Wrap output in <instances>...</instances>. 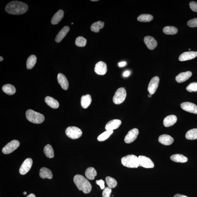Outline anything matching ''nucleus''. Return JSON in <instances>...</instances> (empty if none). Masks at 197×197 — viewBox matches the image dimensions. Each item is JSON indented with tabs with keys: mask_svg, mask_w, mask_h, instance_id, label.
I'll return each instance as SVG.
<instances>
[{
	"mask_svg": "<svg viewBox=\"0 0 197 197\" xmlns=\"http://www.w3.org/2000/svg\"><path fill=\"white\" fill-rule=\"evenodd\" d=\"M159 141L164 145H169L173 143L174 139L169 135L163 134L159 136Z\"/></svg>",
	"mask_w": 197,
	"mask_h": 197,
	"instance_id": "nucleus-19",
	"label": "nucleus"
},
{
	"mask_svg": "<svg viewBox=\"0 0 197 197\" xmlns=\"http://www.w3.org/2000/svg\"><path fill=\"white\" fill-rule=\"evenodd\" d=\"M87 44V40L83 37L79 36L76 39L75 44L78 47H84Z\"/></svg>",
	"mask_w": 197,
	"mask_h": 197,
	"instance_id": "nucleus-37",
	"label": "nucleus"
},
{
	"mask_svg": "<svg viewBox=\"0 0 197 197\" xmlns=\"http://www.w3.org/2000/svg\"><path fill=\"white\" fill-rule=\"evenodd\" d=\"M23 194H24V195H26L27 194V193L26 192H23Z\"/></svg>",
	"mask_w": 197,
	"mask_h": 197,
	"instance_id": "nucleus-50",
	"label": "nucleus"
},
{
	"mask_svg": "<svg viewBox=\"0 0 197 197\" xmlns=\"http://www.w3.org/2000/svg\"><path fill=\"white\" fill-rule=\"evenodd\" d=\"M144 42L148 48L150 50L155 49L157 45L156 40L151 36H146L144 38Z\"/></svg>",
	"mask_w": 197,
	"mask_h": 197,
	"instance_id": "nucleus-15",
	"label": "nucleus"
},
{
	"mask_svg": "<svg viewBox=\"0 0 197 197\" xmlns=\"http://www.w3.org/2000/svg\"><path fill=\"white\" fill-rule=\"evenodd\" d=\"M192 75V73L191 71L181 73L175 77V80L179 83H183L188 80Z\"/></svg>",
	"mask_w": 197,
	"mask_h": 197,
	"instance_id": "nucleus-18",
	"label": "nucleus"
},
{
	"mask_svg": "<svg viewBox=\"0 0 197 197\" xmlns=\"http://www.w3.org/2000/svg\"><path fill=\"white\" fill-rule=\"evenodd\" d=\"M148 97H152V95L151 94H150V95H148Z\"/></svg>",
	"mask_w": 197,
	"mask_h": 197,
	"instance_id": "nucleus-49",
	"label": "nucleus"
},
{
	"mask_svg": "<svg viewBox=\"0 0 197 197\" xmlns=\"http://www.w3.org/2000/svg\"><path fill=\"white\" fill-rule=\"evenodd\" d=\"M57 81L62 89L65 90H67L69 87V83L65 75L62 73H58L57 75Z\"/></svg>",
	"mask_w": 197,
	"mask_h": 197,
	"instance_id": "nucleus-17",
	"label": "nucleus"
},
{
	"mask_svg": "<svg viewBox=\"0 0 197 197\" xmlns=\"http://www.w3.org/2000/svg\"><path fill=\"white\" fill-rule=\"evenodd\" d=\"M65 133L68 137L75 140L81 137L83 132L81 129L77 127L70 126L66 129Z\"/></svg>",
	"mask_w": 197,
	"mask_h": 197,
	"instance_id": "nucleus-5",
	"label": "nucleus"
},
{
	"mask_svg": "<svg viewBox=\"0 0 197 197\" xmlns=\"http://www.w3.org/2000/svg\"><path fill=\"white\" fill-rule=\"evenodd\" d=\"M130 73L129 71H126L124 72L123 73L124 77H128L130 75Z\"/></svg>",
	"mask_w": 197,
	"mask_h": 197,
	"instance_id": "nucleus-44",
	"label": "nucleus"
},
{
	"mask_svg": "<svg viewBox=\"0 0 197 197\" xmlns=\"http://www.w3.org/2000/svg\"><path fill=\"white\" fill-rule=\"evenodd\" d=\"M171 159L177 163H184L188 161V158L180 154H175L171 156Z\"/></svg>",
	"mask_w": 197,
	"mask_h": 197,
	"instance_id": "nucleus-26",
	"label": "nucleus"
},
{
	"mask_svg": "<svg viewBox=\"0 0 197 197\" xmlns=\"http://www.w3.org/2000/svg\"><path fill=\"white\" fill-rule=\"evenodd\" d=\"M106 181L107 186L111 188H115L117 184L116 181L114 178L111 177H106Z\"/></svg>",
	"mask_w": 197,
	"mask_h": 197,
	"instance_id": "nucleus-36",
	"label": "nucleus"
},
{
	"mask_svg": "<svg viewBox=\"0 0 197 197\" xmlns=\"http://www.w3.org/2000/svg\"><path fill=\"white\" fill-rule=\"evenodd\" d=\"M163 32L167 35H174L178 32V29L174 26H167L163 29Z\"/></svg>",
	"mask_w": 197,
	"mask_h": 197,
	"instance_id": "nucleus-31",
	"label": "nucleus"
},
{
	"mask_svg": "<svg viewBox=\"0 0 197 197\" xmlns=\"http://www.w3.org/2000/svg\"><path fill=\"white\" fill-rule=\"evenodd\" d=\"M2 89L4 92L10 95L14 94L16 91V89L14 86L10 84L4 85Z\"/></svg>",
	"mask_w": 197,
	"mask_h": 197,
	"instance_id": "nucleus-27",
	"label": "nucleus"
},
{
	"mask_svg": "<svg viewBox=\"0 0 197 197\" xmlns=\"http://www.w3.org/2000/svg\"><path fill=\"white\" fill-rule=\"evenodd\" d=\"M113 132V131H106L98 136L97 139L99 141L101 142L105 141L108 139Z\"/></svg>",
	"mask_w": 197,
	"mask_h": 197,
	"instance_id": "nucleus-35",
	"label": "nucleus"
},
{
	"mask_svg": "<svg viewBox=\"0 0 197 197\" xmlns=\"http://www.w3.org/2000/svg\"><path fill=\"white\" fill-rule=\"evenodd\" d=\"M140 165L145 168H153L154 164L152 160L145 156H140L138 157Z\"/></svg>",
	"mask_w": 197,
	"mask_h": 197,
	"instance_id": "nucleus-9",
	"label": "nucleus"
},
{
	"mask_svg": "<svg viewBox=\"0 0 197 197\" xmlns=\"http://www.w3.org/2000/svg\"><path fill=\"white\" fill-rule=\"evenodd\" d=\"M45 101L48 106L53 108H57L59 107V103L58 101L51 97H46Z\"/></svg>",
	"mask_w": 197,
	"mask_h": 197,
	"instance_id": "nucleus-24",
	"label": "nucleus"
},
{
	"mask_svg": "<svg viewBox=\"0 0 197 197\" xmlns=\"http://www.w3.org/2000/svg\"><path fill=\"white\" fill-rule=\"evenodd\" d=\"M153 17L152 15L148 14H142L137 18V20L141 22H148L153 20Z\"/></svg>",
	"mask_w": 197,
	"mask_h": 197,
	"instance_id": "nucleus-33",
	"label": "nucleus"
},
{
	"mask_svg": "<svg viewBox=\"0 0 197 197\" xmlns=\"http://www.w3.org/2000/svg\"><path fill=\"white\" fill-rule=\"evenodd\" d=\"M139 134L137 128H134L129 131L124 138V141L127 144H130L136 139Z\"/></svg>",
	"mask_w": 197,
	"mask_h": 197,
	"instance_id": "nucleus-10",
	"label": "nucleus"
},
{
	"mask_svg": "<svg viewBox=\"0 0 197 197\" xmlns=\"http://www.w3.org/2000/svg\"><path fill=\"white\" fill-rule=\"evenodd\" d=\"M112 192V188L108 187H106L104 188L102 192L103 197H110Z\"/></svg>",
	"mask_w": 197,
	"mask_h": 197,
	"instance_id": "nucleus-39",
	"label": "nucleus"
},
{
	"mask_svg": "<svg viewBox=\"0 0 197 197\" xmlns=\"http://www.w3.org/2000/svg\"><path fill=\"white\" fill-rule=\"evenodd\" d=\"M74 183L80 191L85 194H88L91 191L92 186L90 183L82 175H76L74 177Z\"/></svg>",
	"mask_w": 197,
	"mask_h": 197,
	"instance_id": "nucleus-2",
	"label": "nucleus"
},
{
	"mask_svg": "<svg viewBox=\"0 0 197 197\" xmlns=\"http://www.w3.org/2000/svg\"><path fill=\"white\" fill-rule=\"evenodd\" d=\"M20 145V143L17 140H13L7 144L3 148L2 152L5 154H9L11 153L17 149Z\"/></svg>",
	"mask_w": 197,
	"mask_h": 197,
	"instance_id": "nucleus-7",
	"label": "nucleus"
},
{
	"mask_svg": "<svg viewBox=\"0 0 197 197\" xmlns=\"http://www.w3.org/2000/svg\"><path fill=\"white\" fill-rule=\"evenodd\" d=\"M44 153L47 157L52 158L54 157V152L53 148L49 144H48L44 148Z\"/></svg>",
	"mask_w": 197,
	"mask_h": 197,
	"instance_id": "nucleus-32",
	"label": "nucleus"
},
{
	"mask_svg": "<svg viewBox=\"0 0 197 197\" xmlns=\"http://www.w3.org/2000/svg\"><path fill=\"white\" fill-rule=\"evenodd\" d=\"M177 120V118L175 115H170L165 118L163 120V124L165 127H169L174 124Z\"/></svg>",
	"mask_w": 197,
	"mask_h": 197,
	"instance_id": "nucleus-20",
	"label": "nucleus"
},
{
	"mask_svg": "<svg viewBox=\"0 0 197 197\" xmlns=\"http://www.w3.org/2000/svg\"><path fill=\"white\" fill-rule=\"evenodd\" d=\"M126 62L122 61L121 62H119L118 64V65L119 67H124V66L126 65Z\"/></svg>",
	"mask_w": 197,
	"mask_h": 197,
	"instance_id": "nucleus-43",
	"label": "nucleus"
},
{
	"mask_svg": "<svg viewBox=\"0 0 197 197\" xmlns=\"http://www.w3.org/2000/svg\"><path fill=\"white\" fill-rule=\"evenodd\" d=\"M190 6L192 11L195 12H197V3L196 2L194 1L190 2Z\"/></svg>",
	"mask_w": 197,
	"mask_h": 197,
	"instance_id": "nucleus-41",
	"label": "nucleus"
},
{
	"mask_svg": "<svg viewBox=\"0 0 197 197\" xmlns=\"http://www.w3.org/2000/svg\"><path fill=\"white\" fill-rule=\"evenodd\" d=\"M97 175V171L93 167H88L85 171V176L89 180H94L95 177Z\"/></svg>",
	"mask_w": 197,
	"mask_h": 197,
	"instance_id": "nucleus-28",
	"label": "nucleus"
},
{
	"mask_svg": "<svg viewBox=\"0 0 197 197\" xmlns=\"http://www.w3.org/2000/svg\"><path fill=\"white\" fill-rule=\"evenodd\" d=\"M121 163L124 167L130 168H137L140 165L138 157L133 155L122 157Z\"/></svg>",
	"mask_w": 197,
	"mask_h": 197,
	"instance_id": "nucleus-3",
	"label": "nucleus"
},
{
	"mask_svg": "<svg viewBox=\"0 0 197 197\" xmlns=\"http://www.w3.org/2000/svg\"><path fill=\"white\" fill-rule=\"evenodd\" d=\"M33 164V160L31 158H28L23 162L19 169V173L21 175L26 174L30 171Z\"/></svg>",
	"mask_w": 197,
	"mask_h": 197,
	"instance_id": "nucleus-8",
	"label": "nucleus"
},
{
	"mask_svg": "<svg viewBox=\"0 0 197 197\" xmlns=\"http://www.w3.org/2000/svg\"><path fill=\"white\" fill-rule=\"evenodd\" d=\"M187 139L194 140L197 139V128H193L187 132L186 135Z\"/></svg>",
	"mask_w": 197,
	"mask_h": 197,
	"instance_id": "nucleus-34",
	"label": "nucleus"
},
{
	"mask_svg": "<svg viewBox=\"0 0 197 197\" xmlns=\"http://www.w3.org/2000/svg\"><path fill=\"white\" fill-rule=\"evenodd\" d=\"M91 1L93 2H96V1H98V0H95V1H93V0H92V1Z\"/></svg>",
	"mask_w": 197,
	"mask_h": 197,
	"instance_id": "nucleus-48",
	"label": "nucleus"
},
{
	"mask_svg": "<svg viewBox=\"0 0 197 197\" xmlns=\"http://www.w3.org/2000/svg\"><path fill=\"white\" fill-rule=\"evenodd\" d=\"M64 15V11L62 10H58L52 17L51 23L53 25H56L59 23L63 18Z\"/></svg>",
	"mask_w": 197,
	"mask_h": 197,
	"instance_id": "nucleus-22",
	"label": "nucleus"
},
{
	"mask_svg": "<svg viewBox=\"0 0 197 197\" xmlns=\"http://www.w3.org/2000/svg\"><path fill=\"white\" fill-rule=\"evenodd\" d=\"M104 22H101V21H97L93 23L91 25V30L93 32L98 33L100 31V29H102L104 27Z\"/></svg>",
	"mask_w": 197,
	"mask_h": 197,
	"instance_id": "nucleus-29",
	"label": "nucleus"
},
{
	"mask_svg": "<svg viewBox=\"0 0 197 197\" xmlns=\"http://www.w3.org/2000/svg\"><path fill=\"white\" fill-rule=\"evenodd\" d=\"M121 124V121L120 120H110L106 124L105 129L107 131H113L119 128Z\"/></svg>",
	"mask_w": 197,
	"mask_h": 197,
	"instance_id": "nucleus-16",
	"label": "nucleus"
},
{
	"mask_svg": "<svg viewBox=\"0 0 197 197\" xmlns=\"http://www.w3.org/2000/svg\"><path fill=\"white\" fill-rule=\"evenodd\" d=\"M187 25L191 28H195L197 27V18L191 19L187 22Z\"/></svg>",
	"mask_w": 197,
	"mask_h": 197,
	"instance_id": "nucleus-40",
	"label": "nucleus"
},
{
	"mask_svg": "<svg viewBox=\"0 0 197 197\" xmlns=\"http://www.w3.org/2000/svg\"><path fill=\"white\" fill-rule=\"evenodd\" d=\"M92 98L90 95L87 94L83 95L81 97V104L84 108H87L90 105Z\"/></svg>",
	"mask_w": 197,
	"mask_h": 197,
	"instance_id": "nucleus-25",
	"label": "nucleus"
},
{
	"mask_svg": "<svg viewBox=\"0 0 197 197\" xmlns=\"http://www.w3.org/2000/svg\"><path fill=\"white\" fill-rule=\"evenodd\" d=\"M26 197H36V196L34 194H31L30 195H29L27 196Z\"/></svg>",
	"mask_w": 197,
	"mask_h": 197,
	"instance_id": "nucleus-46",
	"label": "nucleus"
},
{
	"mask_svg": "<svg viewBox=\"0 0 197 197\" xmlns=\"http://www.w3.org/2000/svg\"><path fill=\"white\" fill-rule=\"evenodd\" d=\"M70 28L68 26H65L60 30L56 37L55 41L59 43L65 37L69 32Z\"/></svg>",
	"mask_w": 197,
	"mask_h": 197,
	"instance_id": "nucleus-21",
	"label": "nucleus"
},
{
	"mask_svg": "<svg viewBox=\"0 0 197 197\" xmlns=\"http://www.w3.org/2000/svg\"><path fill=\"white\" fill-rule=\"evenodd\" d=\"M28 9V5L22 2L13 1L6 6V11L10 14L19 15L26 13Z\"/></svg>",
	"mask_w": 197,
	"mask_h": 197,
	"instance_id": "nucleus-1",
	"label": "nucleus"
},
{
	"mask_svg": "<svg viewBox=\"0 0 197 197\" xmlns=\"http://www.w3.org/2000/svg\"><path fill=\"white\" fill-rule=\"evenodd\" d=\"M95 73L99 75H104L107 71V64L104 62L99 61L95 65Z\"/></svg>",
	"mask_w": 197,
	"mask_h": 197,
	"instance_id": "nucleus-13",
	"label": "nucleus"
},
{
	"mask_svg": "<svg viewBox=\"0 0 197 197\" xmlns=\"http://www.w3.org/2000/svg\"><path fill=\"white\" fill-rule=\"evenodd\" d=\"M181 107L187 112L197 114V106L194 103L189 102L183 103L181 104Z\"/></svg>",
	"mask_w": 197,
	"mask_h": 197,
	"instance_id": "nucleus-12",
	"label": "nucleus"
},
{
	"mask_svg": "<svg viewBox=\"0 0 197 197\" xmlns=\"http://www.w3.org/2000/svg\"><path fill=\"white\" fill-rule=\"evenodd\" d=\"M26 117L29 121L36 124H40L44 121L45 117L40 113L29 109L26 111Z\"/></svg>",
	"mask_w": 197,
	"mask_h": 197,
	"instance_id": "nucleus-4",
	"label": "nucleus"
},
{
	"mask_svg": "<svg viewBox=\"0 0 197 197\" xmlns=\"http://www.w3.org/2000/svg\"><path fill=\"white\" fill-rule=\"evenodd\" d=\"M126 97V92L124 88H120L117 90L113 97L115 104H120L123 102Z\"/></svg>",
	"mask_w": 197,
	"mask_h": 197,
	"instance_id": "nucleus-6",
	"label": "nucleus"
},
{
	"mask_svg": "<svg viewBox=\"0 0 197 197\" xmlns=\"http://www.w3.org/2000/svg\"><path fill=\"white\" fill-rule=\"evenodd\" d=\"M40 176L41 178L43 179H52L53 175L52 171L49 169L45 167H43L40 170Z\"/></svg>",
	"mask_w": 197,
	"mask_h": 197,
	"instance_id": "nucleus-23",
	"label": "nucleus"
},
{
	"mask_svg": "<svg viewBox=\"0 0 197 197\" xmlns=\"http://www.w3.org/2000/svg\"><path fill=\"white\" fill-rule=\"evenodd\" d=\"M0 58H1V59H0V61H2L3 60V58L2 57H0Z\"/></svg>",
	"mask_w": 197,
	"mask_h": 197,
	"instance_id": "nucleus-47",
	"label": "nucleus"
},
{
	"mask_svg": "<svg viewBox=\"0 0 197 197\" xmlns=\"http://www.w3.org/2000/svg\"><path fill=\"white\" fill-rule=\"evenodd\" d=\"M96 184L99 185L101 190H104L105 188L104 181L103 180H97L96 181Z\"/></svg>",
	"mask_w": 197,
	"mask_h": 197,
	"instance_id": "nucleus-42",
	"label": "nucleus"
},
{
	"mask_svg": "<svg viewBox=\"0 0 197 197\" xmlns=\"http://www.w3.org/2000/svg\"><path fill=\"white\" fill-rule=\"evenodd\" d=\"M187 90L189 92L197 91V83L193 82L190 84L186 88Z\"/></svg>",
	"mask_w": 197,
	"mask_h": 197,
	"instance_id": "nucleus-38",
	"label": "nucleus"
},
{
	"mask_svg": "<svg viewBox=\"0 0 197 197\" xmlns=\"http://www.w3.org/2000/svg\"><path fill=\"white\" fill-rule=\"evenodd\" d=\"M159 78L158 77H154L151 80L148 87V91L150 94L152 95L155 93L159 86Z\"/></svg>",
	"mask_w": 197,
	"mask_h": 197,
	"instance_id": "nucleus-11",
	"label": "nucleus"
},
{
	"mask_svg": "<svg viewBox=\"0 0 197 197\" xmlns=\"http://www.w3.org/2000/svg\"><path fill=\"white\" fill-rule=\"evenodd\" d=\"M37 58L36 56L34 55H31L28 58L26 62V67L27 69H31L34 67L36 64Z\"/></svg>",
	"mask_w": 197,
	"mask_h": 197,
	"instance_id": "nucleus-30",
	"label": "nucleus"
},
{
	"mask_svg": "<svg viewBox=\"0 0 197 197\" xmlns=\"http://www.w3.org/2000/svg\"><path fill=\"white\" fill-rule=\"evenodd\" d=\"M197 56V52L190 51L183 53L179 56V60L181 61H186L195 58Z\"/></svg>",
	"mask_w": 197,
	"mask_h": 197,
	"instance_id": "nucleus-14",
	"label": "nucleus"
},
{
	"mask_svg": "<svg viewBox=\"0 0 197 197\" xmlns=\"http://www.w3.org/2000/svg\"><path fill=\"white\" fill-rule=\"evenodd\" d=\"M173 197H188V196L184 195H182L179 194H177L175 195Z\"/></svg>",
	"mask_w": 197,
	"mask_h": 197,
	"instance_id": "nucleus-45",
	"label": "nucleus"
}]
</instances>
